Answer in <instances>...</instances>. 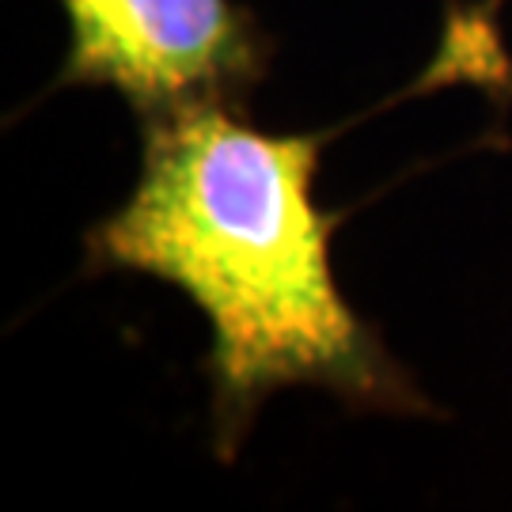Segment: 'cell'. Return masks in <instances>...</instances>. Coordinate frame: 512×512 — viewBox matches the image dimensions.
<instances>
[{
  "instance_id": "cell-1",
  "label": "cell",
  "mask_w": 512,
  "mask_h": 512,
  "mask_svg": "<svg viewBox=\"0 0 512 512\" xmlns=\"http://www.w3.org/2000/svg\"><path fill=\"white\" fill-rule=\"evenodd\" d=\"M141 122V179L88 232V262L160 277L209 315L220 459L236 456L255 406L277 387L315 384L357 406L418 410L410 376L330 270L342 213H323L311 194L319 137L266 133L224 99Z\"/></svg>"
},
{
  "instance_id": "cell-2",
  "label": "cell",
  "mask_w": 512,
  "mask_h": 512,
  "mask_svg": "<svg viewBox=\"0 0 512 512\" xmlns=\"http://www.w3.org/2000/svg\"><path fill=\"white\" fill-rule=\"evenodd\" d=\"M73 46L61 84H99L156 110L239 103L266 73V35L232 0H61Z\"/></svg>"
}]
</instances>
